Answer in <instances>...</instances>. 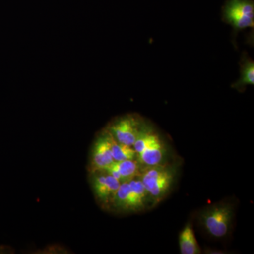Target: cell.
I'll list each match as a JSON object with an SVG mask.
<instances>
[{
	"label": "cell",
	"instance_id": "1",
	"mask_svg": "<svg viewBox=\"0 0 254 254\" xmlns=\"http://www.w3.org/2000/svg\"><path fill=\"white\" fill-rule=\"evenodd\" d=\"M177 175V166L161 163L142 168L139 177L153 205L160 203L170 193Z\"/></svg>",
	"mask_w": 254,
	"mask_h": 254
},
{
	"label": "cell",
	"instance_id": "2",
	"mask_svg": "<svg viewBox=\"0 0 254 254\" xmlns=\"http://www.w3.org/2000/svg\"><path fill=\"white\" fill-rule=\"evenodd\" d=\"M150 203L149 195L138 175L120 184L110 209L120 213H138L150 206Z\"/></svg>",
	"mask_w": 254,
	"mask_h": 254
},
{
	"label": "cell",
	"instance_id": "7",
	"mask_svg": "<svg viewBox=\"0 0 254 254\" xmlns=\"http://www.w3.org/2000/svg\"><path fill=\"white\" fill-rule=\"evenodd\" d=\"M111 152V134L106 128L98 133L92 145L88 172L102 171L114 163Z\"/></svg>",
	"mask_w": 254,
	"mask_h": 254
},
{
	"label": "cell",
	"instance_id": "11",
	"mask_svg": "<svg viewBox=\"0 0 254 254\" xmlns=\"http://www.w3.org/2000/svg\"><path fill=\"white\" fill-rule=\"evenodd\" d=\"M179 245L182 254H199L200 246L195 238L191 222H188L179 235Z\"/></svg>",
	"mask_w": 254,
	"mask_h": 254
},
{
	"label": "cell",
	"instance_id": "8",
	"mask_svg": "<svg viewBox=\"0 0 254 254\" xmlns=\"http://www.w3.org/2000/svg\"><path fill=\"white\" fill-rule=\"evenodd\" d=\"M166 154L165 143L160 135L152 128L149 139L144 149L137 155V160L142 167L153 166L163 163Z\"/></svg>",
	"mask_w": 254,
	"mask_h": 254
},
{
	"label": "cell",
	"instance_id": "6",
	"mask_svg": "<svg viewBox=\"0 0 254 254\" xmlns=\"http://www.w3.org/2000/svg\"><path fill=\"white\" fill-rule=\"evenodd\" d=\"M91 175V185L95 200L104 209L110 208L121 182L105 170Z\"/></svg>",
	"mask_w": 254,
	"mask_h": 254
},
{
	"label": "cell",
	"instance_id": "9",
	"mask_svg": "<svg viewBox=\"0 0 254 254\" xmlns=\"http://www.w3.org/2000/svg\"><path fill=\"white\" fill-rule=\"evenodd\" d=\"M142 168L139 161L137 159H133L114 162L105 170L122 183L138 176Z\"/></svg>",
	"mask_w": 254,
	"mask_h": 254
},
{
	"label": "cell",
	"instance_id": "5",
	"mask_svg": "<svg viewBox=\"0 0 254 254\" xmlns=\"http://www.w3.org/2000/svg\"><path fill=\"white\" fill-rule=\"evenodd\" d=\"M145 125L139 115L127 114L114 119L105 128L119 143L133 146Z\"/></svg>",
	"mask_w": 254,
	"mask_h": 254
},
{
	"label": "cell",
	"instance_id": "12",
	"mask_svg": "<svg viewBox=\"0 0 254 254\" xmlns=\"http://www.w3.org/2000/svg\"><path fill=\"white\" fill-rule=\"evenodd\" d=\"M111 134V133H110ZM111 152L114 161L137 159V153L133 146L119 143L111 134Z\"/></svg>",
	"mask_w": 254,
	"mask_h": 254
},
{
	"label": "cell",
	"instance_id": "4",
	"mask_svg": "<svg viewBox=\"0 0 254 254\" xmlns=\"http://www.w3.org/2000/svg\"><path fill=\"white\" fill-rule=\"evenodd\" d=\"M222 21L233 28V36L239 31L254 27V4L252 0H228L222 8Z\"/></svg>",
	"mask_w": 254,
	"mask_h": 254
},
{
	"label": "cell",
	"instance_id": "3",
	"mask_svg": "<svg viewBox=\"0 0 254 254\" xmlns=\"http://www.w3.org/2000/svg\"><path fill=\"white\" fill-rule=\"evenodd\" d=\"M234 214L235 210L231 203L220 202L202 210L198 219L210 236L222 239L230 233Z\"/></svg>",
	"mask_w": 254,
	"mask_h": 254
},
{
	"label": "cell",
	"instance_id": "10",
	"mask_svg": "<svg viewBox=\"0 0 254 254\" xmlns=\"http://www.w3.org/2000/svg\"><path fill=\"white\" fill-rule=\"evenodd\" d=\"M240 66V78L232 85V88L244 92L247 86L254 85V62L245 52L242 54Z\"/></svg>",
	"mask_w": 254,
	"mask_h": 254
}]
</instances>
